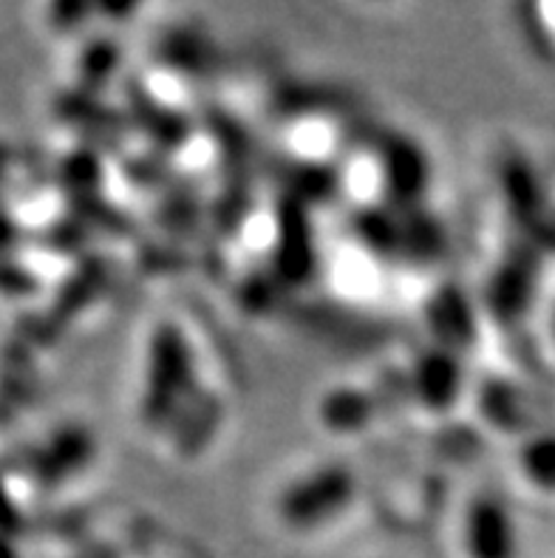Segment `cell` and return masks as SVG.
<instances>
[{"label":"cell","mask_w":555,"mask_h":558,"mask_svg":"<svg viewBox=\"0 0 555 558\" xmlns=\"http://www.w3.org/2000/svg\"><path fill=\"white\" fill-rule=\"evenodd\" d=\"M519 474L542 494H555V434L535 437L521 448Z\"/></svg>","instance_id":"cell-2"},{"label":"cell","mask_w":555,"mask_h":558,"mask_svg":"<svg viewBox=\"0 0 555 558\" xmlns=\"http://www.w3.org/2000/svg\"><path fill=\"white\" fill-rule=\"evenodd\" d=\"M462 558H519V527L510 510L482 496L468 505L459 524Z\"/></svg>","instance_id":"cell-1"}]
</instances>
